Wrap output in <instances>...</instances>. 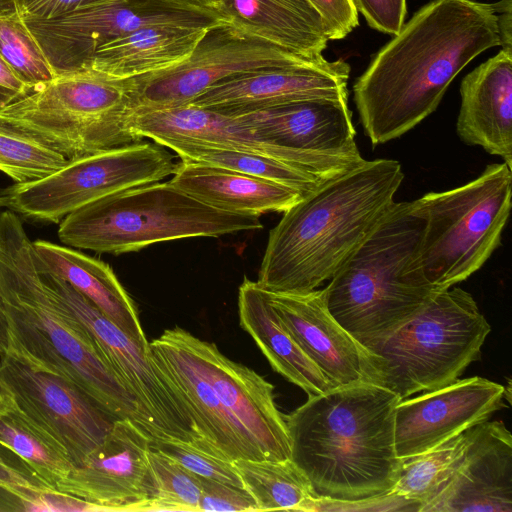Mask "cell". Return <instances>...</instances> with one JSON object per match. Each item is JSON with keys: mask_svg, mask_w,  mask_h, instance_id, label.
Returning <instances> with one entry per match:
<instances>
[{"mask_svg": "<svg viewBox=\"0 0 512 512\" xmlns=\"http://www.w3.org/2000/svg\"><path fill=\"white\" fill-rule=\"evenodd\" d=\"M500 46L495 3L432 0L403 24L353 86L372 145L394 140L433 113L457 74Z\"/></svg>", "mask_w": 512, "mask_h": 512, "instance_id": "1", "label": "cell"}, {"mask_svg": "<svg viewBox=\"0 0 512 512\" xmlns=\"http://www.w3.org/2000/svg\"><path fill=\"white\" fill-rule=\"evenodd\" d=\"M403 178L396 160H366L304 196L270 230L257 284L306 293L330 280L387 215Z\"/></svg>", "mask_w": 512, "mask_h": 512, "instance_id": "2", "label": "cell"}, {"mask_svg": "<svg viewBox=\"0 0 512 512\" xmlns=\"http://www.w3.org/2000/svg\"><path fill=\"white\" fill-rule=\"evenodd\" d=\"M400 397L368 382L337 386L289 415L291 460L314 498L359 501L388 494L402 460L395 449L394 414Z\"/></svg>", "mask_w": 512, "mask_h": 512, "instance_id": "3", "label": "cell"}, {"mask_svg": "<svg viewBox=\"0 0 512 512\" xmlns=\"http://www.w3.org/2000/svg\"><path fill=\"white\" fill-rule=\"evenodd\" d=\"M0 294L9 353L65 378L113 418L130 419L142 429L134 398L82 323L44 282L33 241L10 210L0 213Z\"/></svg>", "mask_w": 512, "mask_h": 512, "instance_id": "4", "label": "cell"}, {"mask_svg": "<svg viewBox=\"0 0 512 512\" xmlns=\"http://www.w3.org/2000/svg\"><path fill=\"white\" fill-rule=\"evenodd\" d=\"M511 190L512 168L503 162L464 185L411 201L423 228L406 278L437 295L479 270L501 244Z\"/></svg>", "mask_w": 512, "mask_h": 512, "instance_id": "5", "label": "cell"}, {"mask_svg": "<svg viewBox=\"0 0 512 512\" xmlns=\"http://www.w3.org/2000/svg\"><path fill=\"white\" fill-rule=\"evenodd\" d=\"M422 228L412 202H394L377 228L321 289L330 314L365 348L436 296L412 284L404 274Z\"/></svg>", "mask_w": 512, "mask_h": 512, "instance_id": "6", "label": "cell"}, {"mask_svg": "<svg viewBox=\"0 0 512 512\" xmlns=\"http://www.w3.org/2000/svg\"><path fill=\"white\" fill-rule=\"evenodd\" d=\"M262 227L257 215L215 209L170 181H159L77 209L60 221L58 237L71 248L118 255L170 240L219 237Z\"/></svg>", "mask_w": 512, "mask_h": 512, "instance_id": "7", "label": "cell"}, {"mask_svg": "<svg viewBox=\"0 0 512 512\" xmlns=\"http://www.w3.org/2000/svg\"><path fill=\"white\" fill-rule=\"evenodd\" d=\"M490 331L472 295L455 287L438 293L366 349L374 358L378 384L402 400L459 379L479 358Z\"/></svg>", "mask_w": 512, "mask_h": 512, "instance_id": "8", "label": "cell"}, {"mask_svg": "<svg viewBox=\"0 0 512 512\" xmlns=\"http://www.w3.org/2000/svg\"><path fill=\"white\" fill-rule=\"evenodd\" d=\"M129 79L55 77L0 108V123L68 160L139 142L130 131Z\"/></svg>", "mask_w": 512, "mask_h": 512, "instance_id": "9", "label": "cell"}, {"mask_svg": "<svg viewBox=\"0 0 512 512\" xmlns=\"http://www.w3.org/2000/svg\"><path fill=\"white\" fill-rule=\"evenodd\" d=\"M175 157L154 142H135L69 160L34 182L0 191V206L38 222L60 223L70 213L108 195L173 175Z\"/></svg>", "mask_w": 512, "mask_h": 512, "instance_id": "10", "label": "cell"}, {"mask_svg": "<svg viewBox=\"0 0 512 512\" xmlns=\"http://www.w3.org/2000/svg\"><path fill=\"white\" fill-rule=\"evenodd\" d=\"M38 266L44 282L82 323L134 398L142 429L151 441L201 437L188 408L154 362L150 348L137 344L80 292L47 270L39 258Z\"/></svg>", "mask_w": 512, "mask_h": 512, "instance_id": "11", "label": "cell"}, {"mask_svg": "<svg viewBox=\"0 0 512 512\" xmlns=\"http://www.w3.org/2000/svg\"><path fill=\"white\" fill-rule=\"evenodd\" d=\"M324 59L289 51L219 22L206 28L183 62L129 79L131 111L186 105L232 76L263 68L309 65Z\"/></svg>", "mask_w": 512, "mask_h": 512, "instance_id": "12", "label": "cell"}, {"mask_svg": "<svg viewBox=\"0 0 512 512\" xmlns=\"http://www.w3.org/2000/svg\"><path fill=\"white\" fill-rule=\"evenodd\" d=\"M219 22L221 19L215 15L154 0H106L58 19L23 21L55 77L81 75L97 50L138 28L152 25L209 27Z\"/></svg>", "mask_w": 512, "mask_h": 512, "instance_id": "13", "label": "cell"}, {"mask_svg": "<svg viewBox=\"0 0 512 512\" xmlns=\"http://www.w3.org/2000/svg\"><path fill=\"white\" fill-rule=\"evenodd\" d=\"M0 383L16 406L67 451L74 466L102 443L116 420L75 384L11 353L1 355Z\"/></svg>", "mask_w": 512, "mask_h": 512, "instance_id": "14", "label": "cell"}, {"mask_svg": "<svg viewBox=\"0 0 512 512\" xmlns=\"http://www.w3.org/2000/svg\"><path fill=\"white\" fill-rule=\"evenodd\" d=\"M347 100L316 98L230 115L267 141L341 175L366 161L355 142Z\"/></svg>", "mask_w": 512, "mask_h": 512, "instance_id": "15", "label": "cell"}, {"mask_svg": "<svg viewBox=\"0 0 512 512\" xmlns=\"http://www.w3.org/2000/svg\"><path fill=\"white\" fill-rule=\"evenodd\" d=\"M171 330L263 459H291L288 429L275 404L274 386L253 369L226 357L215 343L178 326Z\"/></svg>", "mask_w": 512, "mask_h": 512, "instance_id": "16", "label": "cell"}, {"mask_svg": "<svg viewBox=\"0 0 512 512\" xmlns=\"http://www.w3.org/2000/svg\"><path fill=\"white\" fill-rule=\"evenodd\" d=\"M150 441L130 419H116L102 443L74 466L56 491L105 511H146L155 492Z\"/></svg>", "mask_w": 512, "mask_h": 512, "instance_id": "17", "label": "cell"}, {"mask_svg": "<svg viewBox=\"0 0 512 512\" xmlns=\"http://www.w3.org/2000/svg\"><path fill=\"white\" fill-rule=\"evenodd\" d=\"M505 387L479 376L457 379L398 402L395 449L403 461L488 420L503 406Z\"/></svg>", "mask_w": 512, "mask_h": 512, "instance_id": "18", "label": "cell"}, {"mask_svg": "<svg viewBox=\"0 0 512 512\" xmlns=\"http://www.w3.org/2000/svg\"><path fill=\"white\" fill-rule=\"evenodd\" d=\"M266 294L285 328L332 387L378 384L373 356L330 314L322 290Z\"/></svg>", "mask_w": 512, "mask_h": 512, "instance_id": "19", "label": "cell"}, {"mask_svg": "<svg viewBox=\"0 0 512 512\" xmlns=\"http://www.w3.org/2000/svg\"><path fill=\"white\" fill-rule=\"evenodd\" d=\"M349 74L350 66L343 59L257 69L218 82L189 104L236 114L309 99L348 97Z\"/></svg>", "mask_w": 512, "mask_h": 512, "instance_id": "20", "label": "cell"}, {"mask_svg": "<svg viewBox=\"0 0 512 512\" xmlns=\"http://www.w3.org/2000/svg\"><path fill=\"white\" fill-rule=\"evenodd\" d=\"M465 460L421 512H511L512 436L501 421L470 427Z\"/></svg>", "mask_w": 512, "mask_h": 512, "instance_id": "21", "label": "cell"}, {"mask_svg": "<svg viewBox=\"0 0 512 512\" xmlns=\"http://www.w3.org/2000/svg\"><path fill=\"white\" fill-rule=\"evenodd\" d=\"M149 348L164 378L188 408L201 437L231 461L264 460L224 408L171 328L149 342Z\"/></svg>", "mask_w": 512, "mask_h": 512, "instance_id": "22", "label": "cell"}, {"mask_svg": "<svg viewBox=\"0 0 512 512\" xmlns=\"http://www.w3.org/2000/svg\"><path fill=\"white\" fill-rule=\"evenodd\" d=\"M460 94L458 136L512 168V53L501 49L468 73Z\"/></svg>", "mask_w": 512, "mask_h": 512, "instance_id": "23", "label": "cell"}, {"mask_svg": "<svg viewBox=\"0 0 512 512\" xmlns=\"http://www.w3.org/2000/svg\"><path fill=\"white\" fill-rule=\"evenodd\" d=\"M207 27L152 25L97 50L79 76L130 79L173 67L192 53Z\"/></svg>", "mask_w": 512, "mask_h": 512, "instance_id": "24", "label": "cell"}, {"mask_svg": "<svg viewBox=\"0 0 512 512\" xmlns=\"http://www.w3.org/2000/svg\"><path fill=\"white\" fill-rule=\"evenodd\" d=\"M217 14L248 34L311 58L322 57L329 41L308 0H221Z\"/></svg>", "mask_w": 512, "mask_h": 512, "instance_id": "25", "label": "cell"}, {"mask_svg": "<svg viewBox=\"0 0 512 512\" xmlns=\"http://www.w3.org/2000/svg\"><path fill=\"white\" fill-rule=\"evenodd\" d=\"M170 182L210 207L236 214L260 216L270 211L285 212L305 196L273 181L183 161Z\"/></svg>", "mask_w": 512, "mask_h": 512, "instance_id": "26", "label": "cell"}, {"mask_svg": "<svg viewBox=\"0 0 512 512\" xmlns=\"http://www.w3.org/2000/svg\"><path fill=\"white\" fill-rule=\"evenodd\" d=\"M33 245L47 270L80 292L137 344L149 349L134 302L108 264L65 245L45 240L33 241Z\"/></svg>", "mask_w": 512, "mask_h": 512, "instance_id": "27", "label": "cell"}, {"mask_svg": "<svg viewBox=\"0 0 512 512\" xmlns=\"http://www.w3.org/2000/svg\"><path fill=\"white\" fill-rule=\"evenodd\" d=\"M238 314L240 326L252 337L274 371L308 396L334 388L285 328L266 291L256 281L245 278L240 285Z\"/></svg>", "mask_w": 512, "mask_h": 512, "instance_id": "28", "label": "cell"}, {"mask_svg": "<svg viewBox=\"0 0 512 512\" xmlns=\"http://www.w3.org/2000/svg\"><path fill=\"white\" fill-rule=\"evenodd\" d=\"M173 150L183 162L229 169L273 181L300 191L305 196L328 180L280 160L240 150L192 141H169L162 144Z\"/></svg>", "mask_w": 512, "mask_h": 512, "instance_id": "29", "label": "cell"}, {"mask_svg": "<svg viewBox=\"0 0 512 512\" xmlns=\"http://www.w3.org/2000/svg\"><path fill=\"white\" fill-rule=\"evenodd\" d=\"M0 444L20 457L52 490L74 468L67 451L14 403L0 412Z\"/></svg>", "mask_w": 512, "mask_h": 512, "instance_id": "30", "label": "cell"}, {"mask_svg": "<svg viewBox=\"0 0 512 512\" xmlns=\"http://www.w3.org/2000/svg\"><path fill=\"white\" fill-rule=\"evenodd\" d=\"M470 442L468 428L431 450L403 460L399 479L389 493L416 502L421 512L459 470Z\"/></svg>", "mask_w": 512, "mask_h": 512, "instance_id": "31", "label": "cell"}, {"mask_svg": "<svg viewBox=\"0 0 512 512\" xmlns=\"http://www.w3.org/2000/svg\"><path fill=\"white\" fill-rule=\"evenodd\" d=\"M233 463L258 511H297L305 499L314 497L307 477L291 459H237Z\"/></svg>", "mask_w": 512, "mask_h": 512, "instance_id": "32", "label": "cell"}, {"mask_svg": "<svg viewBox=\"0 0 512 512\" xmlns=\"http://www.w3.org/2000/svg\"><path fill=\"white\" fill-rule=\"evenodd\" d=\"M68 161L58 151L0 123V171L16 184L40 180Z\"/></svg>", "mask_w": 512, "mask_h": 512, "instance_id": "33", "label": "cell"}, {"mask_svg": "<svg viewBox=\"0 0 512 512\" xmlns=\"http://www.w3.org/2000/svg\"><path fill=\"white\" fill-rule=\"evenodd\" d=\"M0 56L26 90L55 78L42 50L16 13L0 14Z\"/></svg>", "mask_w": 512, "mask_h": 512, "instance_id": "34", "label": "cell"}, {"mask_svg": "<svg viewBox=\"0 0 512 512\" xmlns=\"http://www.w3.org/2000/svg\"><path fill=\"white\" fill-rule=\"evenodd\" d=\"M149 462L155 492L146 511L200 512L201 477L151 446Z\"/></svg>", "mask_w": 512, "mask_h": 512, "instance_id": "35", "label": "cell"}, {"mask_svg": "<svg viewBox=\"0 0 512 512\" xmlns=\"http://www.w3.org/2000/svg\"><path fill=\"white\" fill-rule=\"evenodd\" d=\"M150 446L201 478L244 488L233 461L202 437L191 440H153Z\"/></svg>", "mask_w": 512, "mask_h": 512, "instance_id": "36", "label": "cell"}, {"mask_svg": "<svg viewBox=\"0 0 512 512\" xmlns=\"http://www.w3.org/2000/svg\"><path fill=\"white\" fill-rule=\"evenodd\" d=\"M419 507L416 502L388 493L381 497L359 501L309 497L299 505L297 511H419Z\"/></svg>", "mask_w": 512, "mask_h": 512, "instance_id": "37", "label": "cell"}, {"mask_svg": "<svg viewBox=\"0 0 512 512\" xmlns=\"http://www.w3.org/2000/svg\"><path fill=\"white\" fill-rule=\"evenodd\" d=\"M199 511H258L254 499L245 488L201 478Z\"/></svg>", "mask_w": 512, "mask_h": 512, "instance_id": "38", "label": "cell"}, {"mask_svg": "<svg viewBox=\"0 0 512 512\" xmlns=\"http://www.w3.org/2000/svg\"><path fill=\"white\" fill-rule=\"evenodd\" d=\"M0 484L14 490L24 501L34 491L51 489L20 457L2 444H0Z\"/></svg>", "mask_w": 512, "mask_h": 512, "instance_id": "39", "label": "cell"}, {"mask_svg": "<svg viewBox=\"0 0 512 512\" xmlns=\"http://www.w3.org/2000/svg\"><path fill=\"white\" fill-rule=\"evenodd\" d=\"M368 25L385 34L396 35L404 24L406 0H352Z\"/></svg>", "mask_w": 512, "mask_h": 512, "instance_id": "40", "label": "cell"}, {"mask_svg": "<svg viewBox=\"0 0 512 512\" xmlns=\"http://www.w3.org/2000/svg\"><path fill=\"white\" fill-rule=\"evenodd\" d=\"M321 16L329 40L345 38L358 26V11L352 0H308Z\"/></svg>", "mask_w": 512, "mask_h": 512, "instance_id": "41", "label": "cell"}, {"mask_svg": "<svg viewBox=\"0 0 512 512\" xmlns=\"http://www.w3.org/2000/svg\"><path fill=\"white\" fill-rule=\"evenodd\" d=\"M103 1L106 0H15V13L23 21H47Z\"/></svg>", "mask_w": 512, "mask_h": 512, "instance_id": "42", "label": "cell"}, {"mask_svg": "<svg viewBox=\"0 0 512 512\" xmlns=\"http://www.w3.org/2000/svg\"><path fill=\"white\" fill-rule=\"evenodd\" d=\"M500 46L502 50L512 53V0H500L495 3Z\"/></svg>", "mask_w": 512, "mask_h": 512, "instance_id": "43", "label": "cell"}, {"mask_svg": "<svg viewBox=\"0 0 512 512\" xmlns=\"http://www.w3.org/2000/svg\"><path fill=\"white\" fill-rule=\"evenodd\" d=\"M172 7L207 13L219 17L217 14L221 0H154ZM220 18V17H219ZM221 19V18H220Z\"/></svg>", "mask_w": 512, "mask_h": 512, "instance_id": "44", "label": "cell"}, {"mask_svg": "<svg viewBox=\"0 0 512 512\" xmlns=\"http://www.w3.org/2000/svg\"><path fill=\"white\" fill-rule=\"evenodd\" d=\"M25 501L11 488L0 484V512H24Z\"/></svg>", "mask_w": 512, "mask_h": 512, "instance_id": "45", "label": "cell"}, {"mask_svg": "<svg viewBox=\"0 0 512 512\" xmlns=\"http://www.w3.org/2000/svg\"><path fill=\"white\" fill-rule=\"evenodd\" d=\"M0 85L23 94L26 87L14 76L0 56Z\"/></svg>", "mask_w": 512, "mask_h": 512, "instance_id": "46", "label": "cell"}, {"mask_svg": "<svg viewBox=\"0 0 512 512\" xmlns=\"http://www.w3.org/2000/svg\"><path fill=\"white\" fill-rule=\"evenodd\" d=\"M11 351V340L8 327V320L5 313L3 300L0 294V354L4 355Z\"/></svg>", "mask_w": 512, "mask_h": 512, "instance_id": "47", "label": "cell"}, {"mask_svg": "<svg viewBox=\"0 0 512 512\" xmlns=\"http://www.w3.org/2000/svg\"><path fill=\"white\" fill-rule=\"evenodd\" d=\"M19 93L9 88L0 85V108L8 104L10 101L15 99Z\"/></svg>", "mask_w": 512, "mask_h": 512, "instance_id": "48", "label": "cell"}, {"mask_svg": "<svg viewBox=\"0 0 512 512\" xmlns=\"http://www.w3.org/2000/svg\"><path fill=\"white\" fill-rule=\"evenodd\" d=\"M13 404L11 395L0 383V412L6 410Z\"/></svg>", "mask_w": 512, "mask_h": 512, "instance_id": "49", "label": "cell"}, {"mask_svg": "<svg viewBox=\"0 0 512 512\" xmlns=\"http://www.w3.org/2000/svg\"><path fill=\"white\" fill-rule=\"evenodd\" d=\"M15 13V0H0V14Z\"/></svg>", "mask_w": 512, "mask_h": 512, "instance_id": "50", "label": "cell"}, {"mask_svg": "<svg viewBox=\"0 0 512 512\" xmlns=\"http://www.w3.org/2000/svg\"><path fill=\"white\" fill-rule=\"evenodd\" d=\"M1 207V206H0ZM1 213V212H0Z\"/></svg>", "mask_w": 512, "mask_h": 512, "instance_id": "51", "label": "cell"}]
</instances>
